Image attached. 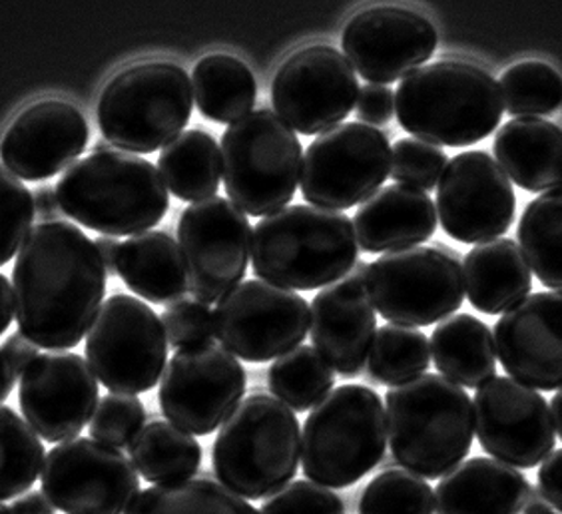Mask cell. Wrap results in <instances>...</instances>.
I'll return each instance as SVG.
<instances>
[{
	"label": "cell",
	"mask_w": 562,
	"mask_h": 514,
	"mask_svg": "<svg viewBox=\"0 0 562 514\" xmlns=\"http://www.w3.org/2000/svg\"><path fill=\"white\" fill-rule=\"evenodd\" d=\"M106 293L97 244L75 224L36 225L12 269L19 332L43 349H72L90 332Z\"/></svg>",
	"instance_id": "6da1fadb"
},
{
	"label": "cell",
	"mask_w": 562,
	"mask_h": 514,
	"mask_svg": "<svg viewBox=\"0 0 562 514\" xmlns=\"http://www.w3.org/2000/svg\"><path fill=\"white\" fill-rule=\"evenodd\" d=\"M356 227L346 214L288 205L254 227L251 268L271 286L314 291L347 278L357 264Z\"/></svg>",
	"instance_id": "7a4b0ae2"
},
{
	"label": "cell",
	"mask_w": 562,
	"mask_h": 514,
	"mask_svg": "<svg viewBox=\"0 0 562 514\" xmlns=\"http://www.w3.org/2000/svg\"><path fill=\"white\" fill-rule=\"evenodd\" d=\"M501 86L481 66L439 60L405 76L395 92L401 128L415 138L467 148L487 138L503 119Z\"/></svg>",
	"instance_id": "3957f363"
},
{
	"label": "cell",
	"mask_w": 562,
	"mask_h": 514,
	"mask_svg": "<svg viewBox=\"0 0 562 514\" xmlns=\"http://www.w3.org/2000/svg\"><path fill=\"white\" fill-rule=\"evenodd\" d=\"M55 190L63 214L109 237L144 234L160 224L170 208L158 168L122 150L75 161Z\"/></svg>",
	"instance_id": "277c9868"
},
{
	"label": "cell",
	"mask_w": 562,
	"mask_h": 514,
	"mask_svg": "<svg viewBox=\"0 0 562 514\" xmlns=\"http://www.w3.org/2000/svg\"><path fill=\"white\" fill-rule=\"evenodd\" d=\"M385 418L393 459L422 479H443L463 462L473 445L471 396L437 373L391 387Z\"/></svg>",
	"instance_id": "5b68a950"
},
{
	"label": "cell",
	"mask_w": 562,
	"mask_h": 514,
	"mask_svg": "<svg viewBox=\"0 0 562 514\" xmlns=\"http://www.w3.org/2000/svg\"><path fill=\"white\" fill-rule=\"evenodd\" d=\"M302 461V431L292 409L254 393L220 427L212 462L220 482L241 499L278 493Z\"/></svg>",
	"instance_id": "8992f818"
},
{
	"label": "cell",
	"mask_w": 562,
	"mask_h": 514,
	"mask_svg": "<svg viewBox=\"0 0 562 514\" xmlns=\"http://www.w3.org/2000/svg\"><path fill=\"white\" fill-rule=\"evenodd\" d=\"M385 449L381 396L366 386L337 387L303 425V474L327 489H346L373 471Z\"/></svg>",
	"instance_id": "52a82bcc"
},
{
	"label": "cell",
	"mask_w": 562,
	"mask_h": 514,
	"mask_svg": "<svg viewBox=\"0 0 562 514\" xmlns=\"http://www.w3.org/2000/svg\"><path fill=\"white\" fill-rule=\"evenodd\" d=\"M194 88L182 66L140 63L110 80L98 100L106 142L128 154H151L178 138L190 122Z\"/></svg>",
	"instance_id": "ba28073f"
},
{
	"label": "cell",
	"mask_w": 562,
	"mask_h": 514,
	"mask_svg": "<svg viewBox=\"0 0 562 514\" xmlns=\"http://www.w3.org/2000/svg\"><path fill=\"white\" fill-rule=\"evenodd\" d=\"M302 154L300 138L270 108L229 124L220 146L229 202L254 217L288 208L302 176Z\"/></svg>",
	"instance_id": "9c48e42d"
},
{
	"label": "cell",
	"mask_w": 562,
	"mask_h": 514,
	"mask_svg": "<svg viewBox=\"0 0 562 514\" xmlns=\"http://www.w3.org/2000/svg\"><path fill=\"white\" fill-rule=\"evenodd\" d=\"M366 290L383 320L427 327L461 310L465 276L459 257L439 247H407L369 264Z\"/></svg>",
	"instance_id": "30bf717a"
},
{
	"label": "cell",
	"mask_w": 562,
	"mask_h": 514,
	"mask_svg": "<svg viewBox=\"0 0 562 514\" xmlns=\"http://www.w3.org/2000/svg\"><path fill=\"white\" fill-rule=\"evenodd\" d=\"M87 357L94 377L112 393H146L160 381L166 367L162 320L138 298L116 293L90 325Z\"/></svg>",
	"instance_id": "8fae6325"
},
{
	"label": "cell",
	"mask_w": 562,
	"mask_h": 514,
	"mask_svg": "<svg viewBox=\"0 0 562 514\" xmlns=\"http://www.w3.org/2000/svg\"><path fill=\"white\" fill-rule=\"evenodd\" d=\"M390 174L387 136L375 126L346 122L307 146L300 188L310 204L337 212L368 202Z\"/></svg>",
	"instance_id": "7c38bea8"
},
{
	"label": "cell",
	"mask_w": 562,
	"mask_h": 514,
	"mask_svg": "<svg viewBox=\"0 0 562 514\" xmlns=\"http://www.w3.org/2000/svg\"><path fill=\"white\" fill-rule=\"evenodd\" d=\"M246 393V371L220 342L178 349L164 369L158 401L164 417L190 435L224 425Z\"/></svg>",
	"instance_id": "4fadbf2b"
},
{
	"label": "cell",
	"mask_w": 562,
	"mask_h": 514,
	"mask_svg": "<svg viewBox=\"0 0 562 514\" xmlns=\"http://www.w3.org/2000/svg\"><path fill=\"white\" fill-rule=\"evenodd\" d=\"M254 227L226 198L188 205L178 222L188 291L198 303H217L241 283L251 256Z\"/></svg>",
	"instance_id": "5bb4252c"
},
{
	"label": "cell",
	"mask_w": 562,
	"mask_h": 514,
	"mask_svg": "<svg viewBox=\"0 0 562 514\" xmlns=\"http://www.w3.org/2000/svg\"><path fill=\"white\" fill-rule=\"evenodd\" d=\"M212 317L217 342L249 364H266L300 347L312 320L302 295L261 279L241 281L217 301Z\"/></svg>",
	"instance_id": "9a60e30c"
},
{
	"label": "cell",
	"mask_w": 562,
	"mask_h": 514,
	"mask_svg": "<svg viewBox=\"0 0 562 514\" xmlns=\"http://www.w3.org/2000/svg\"><path fill=\"white\" fill-rule=\"evenodd\" d=\"M43 493L65 514H124L140 493V479L124 452L76 437L48 450Z\"/></svg>",
	"instance_id": "2e32d148"
},
{
	"label": "cell",
	"mask_w": 562,
	"mask_h": 514,
	"mask_svg": "<svg viewBox=\"0 0 562 514\" xmlns=\"http://www.w3.org/2000/svg\"><path fill=\"white\" fill-rule=\"evenodd\" d=\"M359 98L356 70L346 54L315 44L293 53L271 82V104L290 128L314 136L351 114Z\"/></svg>",
	"instance_id": "e0dca14e"
},
{
	"label": "cell",
	"mask_w": 562,
	"mask_h": 514,
	"mask_svg": "<svg viewBox=\"0 0 562 514\" xmlns=\"http://www.w3.org/2000/svg\"><path fill=\"white\" fill-rule=\"evenodd\" d=\"M473 417L483 450L513 469H535L557 445L547 399L510 377L476 389Z\"/></svg>",
	"instance_id": "ac0fdd59"
},
{
	"label": "cell",
	"mask_w": 562,
	"mask_h": 514,
	"mask_svg": "<svg viewBox=\"0 0 562 514\" xmlns=\"http://www.w3.org/2000/svg\"><path fill=\"white\" fill-rule=\"evenodd\" d=\"M437 190V217L445 234L461 244L503 236L515 220L513 183L487 152L471 150L449 160Z\"/></svg>",
	"instance_id": "d6986e66"
},
{
	"label": "cell",
	"mask_w": 562,
	"mask_h": 514,
	"mask_svg": "<svg viewBox=\"0 0 562 514\" xmlns=\"http://www.w3.org/2000/svg\"><path fill=\"white\" fill-rule=\"evenodd\" d=\"M19 403L46 443L76 439L98 405V381L80 355L43 354L22 373Z\"/></svg>",
	"instance_id": "ffe728a7"
},
{
	"label": "cell",
	"mask_w": 562,
	"mask_h": 514,
	"mask_svg": "<svg viewBox=\"0 0 562 514\" xmlns=\"http://www.w3.org/2000/svg\"><path fill=\"white\" fill-rule=\"evenodd\" d=\"M344 53L369 85H391L431 58L437 31L419 12L375 7L347 22Z\"/></svg>",
	"instance_id": "44dd1931"
},
{
	"label": "cell",
	"mask_w": 562,
	"mask_h": 514,
	"mask_svg": "<svg viewBox=\"0 0 562 514\" xmlns=\"http://www.w3.org/2000/svg\"><path fill=\"white\" fill-rule=\"evenodd\" d=\"M493 339L510 379L539 391L562 389V293L527 295L505 311Z\"/></svg>",
	"instance_id": "7402d4cb"
},
{
	"label": "cell",
	"mask_w": 562,
	"mask_h": 514,
	"mask_svg": "<svg viewBox=\"0 0 562 514\" xmlns=\"http://www.w3.org/2000/svg\"><path fill=\"white\" fill-rule=\"evenodd\" d=\"M90 128L82 112L63 100H43L21 112L0 142V158L26 182L68 170L87 150Z\"/></svg>",
	"instance_id": "603a6c76"
},
{
	"label": "cell",
	"mask_w": 562,
	"mask_h": 514,
	"mask_svg": "<svg viewBox=\"0 0 562 514\" xmlns=\"http://www.w3.org/2000/svg\"><path fill=\"white\" fill-rule=\"evenodd\" d=\"M314 349L341 377L361 376L375 339L378 317L366 283L339 279L314 298L310 308Z\"/></svg>",
	"instance_id": "cb8c5ba5"
},
{
	"label": "cell",
	"mask_w": 562,
	"mask_h": 514,
	"mask_svg": "<svg viewBox=\"0 0 562 514\" xmlns=\"http://www.w3.org/2000/svg\"><path fill=\"white\" fill-rule=\"evenodd\" d=\"M437 220L429 193L401 183L385 186L357 210V246L366 254L417 247L431 239Z\"/></svg>",
	"instance_id": "d4e9b609"
},
{
	"label": "cell",
	"mask_w": 562,
	"mask_h": 514,
	"mask_svg": "<svg viewBox=\"0 0 562 514\" xmlns=\"http://www.w3.org/2000/svg\"><path fill=\"white\" fill-rule=\"evenodd\" d=\"M530 484L522 472L473 457L447 472L435 489V514H520Z\"/></svg>",
	"instance_id": "484cf974"
},
{
	"label": "cell",
	"mask_w": 562,
	"mask_h": 514,
	"mask_svg": "<svg viewBox=\"0 0 562 514\" xmlns=\"http://www.w3.org/2000/svg\"><path fill=\"white\" fill-rule=\"evenodd\" d=\"M498 166L527 192L562 190V128L542 119H513L498 130Z\"/></svg>",
	"instance_id": "4316f807"
},
{
	"label": "cell",
	"mask_w": 562,
	"mask_h": 514,
	"mask_svg": "<svg viewBox=\"0 0 562 514\" xmlns=\"http://www.w3.org/2000/svg\"><path fill=\"white\" fill-rule=\"evenodd\" d=\"M463 276L471 305L487 315L515 308L532 288V276L522 252L508 237L473 247L465 256Z\"/></svg>",
	"instance_id": "83f0119b"
},
{
	"label": "cell",
	"mask_w": 562,
	"mask_h": 514,
	"mask_svg": "<svg viewBox=\"0 0 562 514\" xmlns=\"http://www.w3.org/2000/svg\"><path fill=\"white\" fill-rule=\"evenodd\" d=\"M128 290L154 305H173L188 291L184 259L180 246L166 232H144L120 247L119 268Z\"/></svg>",
	"instance_id": "f1b7e54d"
},
{
	"label": "cell",
	"mask_w": 562,
	"mask_h": 514,
	"mask_svg": "<svg viewBox=\"0 0 562 514\" xmlns=\"http://www.w3.org/2000/svg\"><path fill=\"white\" fill-rule=\"evenodd\" d=\"M431 355L439 373L459 387L479 389L497 373L495 339L487 323L469 313L445 320L431 335Z\"/></svg>",
	"instance_id": "f546056e"
},
{
	"label": "cell",
	"mask_w": 562,
	"mask_h": 514,
	"mask_svg": "<svg viewBox=\"0 0 562 514\" xmlns=\"http://www.w3.org/2000/svg\"><path fill=\"white\" fill-rule=\"evenodd\" d=\"M158 171L166 188L182 202L212 198L222 183V158L216 139L206 130H186L164 146Z\"/></svg>",
	"instance_id": "4dcf8cb0"
},
{
	"label": "cell",
	"mask_w": 562,
	"mask_h": 514,
	"mask_svg": "<svg viewBox=\"0 0 562 514\" xmlns=\"http://www.w3.org/2000/svg\"><path fill=\"white\" fill-rule=\"evenodd\" d=\"M195 107L204 119L234 124L251 112L258 97L248 66L229 54H210L192 72Z\"/></svg>",
	"instance_id": "1f68e13d"
},
{
	"label": "cell",
	"mask_w": 562,
	"mask_h": 514,
	"mask_svg": "<svg viewBox=\"0 0 562 514\" xmlns=\"http://www.w3.org/2000/svg\"><path fill=\"white\" fill-rule=\"evenodd\" d=\"M128 452L142 479L158 484L192 479L202 462L200 443L170 421L148 423L132 440Z\"/></svg>",
	"instance_id": "d6a6232c"
},
{
	"label": "cell",
	"mask_w": 562,
	"mask_h": 514,
	"mask_svg": "<svg viewBox=\"0 0 562 514\" xmlns=\"http://www.w3.org/2000/svg\"><path fill=\"white\" fill-rule=\"evenodd\" d=\"M124 514H260L258 509L212 479L160 482L142 491Z\"/></svg>",
	"instance_id": "836d02e7"
},
{
	"label": "cell",
	"mask_w": 562,
	"mask_h": 514,
	"mask_svg": "<svg viewBox=\"0 0 562 514\" xmlns=\"http://www.w3.org/2000/svg\"><path fill=\"white\" fill-rule=\"evenodd\" d=\"M520 252L544 288L562 293V190L535 198L520 215Z\"/></svg>",
	"instance_id": "e575fe53"
},
{
	"label": "cell",
	"mask_w": 562,
	"mask_h": 514,
	"mask_svg": "<svg viewBox=\"0 0 562 514\" xmlns=\"http://www.w3.org/2000/svg\"><path fill=\"white\" fill-rule=\"evenodd\" d=\"M336 373L310 345L278 357L268 371V387L283 405L305 413L334 391Z\"/></svg>",
	"instance_id": "d590c367"
},
{
	"label": "cell",
	"mask_w": 562,
	"mask_h": 514,
	"mask_svg": "<svg viewBox=\"0 0 562 514\" xmlns=\"http://www.w3.org/2000/svg\"><path fill=\"white\" fill-rule=\"evenodd\" d=\"M431 365V345L415 327L383 325L375 333L368 357L369 377L379 386L395 387L427 373Z\"/></svg>",
	"instance_id": "8d00e7d4"
},
{
	"label": "cell",
	"mask_w": 562,
	"mask_h": 514,
	"mask_svg": "<svg viewBox=\"0 0 562 514\" xmlns=\"http://www.w3.org/2000/svg\"><path fill=\"white\" fill-rule=\"evenodd\" d=\"M44 447L11 407H0V503L33 489L43 472Z\"/></svg>",
	"instance_id": "74e56055"
},
{
	"label": "cell",
	"mask_w": 562,
	"mask_h": 514,
	"mask_svg": "<svg viewBox=\"0 0 562 514\" xmlns=\"http://www.w3.org/2000/svg\"><path fill=\"white\" fill-rule=\"evenodd\" d=\"M503 107L510 116L537 119L562 104V78L552 66L537 60L510 66L501 78Z\"/></svg>",
	"instance_id": "f35d334b"
},
{
	"label": "cell",
	"mask_w": 562,
	"mask_h": 514,
	"mask_svg": "<svg viewBox=\"0 0 562 514\" xmlns=\"http://www.w3.org/2000/svg\"><path fill=\"white\" fill-rule=\"evenodd\" d=\"M432 513L435 496L429 482L401 469L379 472L359 499V514Z\"/></svg>",
	"instance_id": "ab89813d"
},
{
	"label": "cell",
	"mask_w": 562,
	"mask_h": 514,
	"mask_svg": "<svg viewBox=\"0 0 562 514\" xmlns=\"http://www.w3.org/2000/svg\"><path fill=\"white\" fill-rule=\"evenodd\" d=\"M33 192L0 164V266L19 254L34 222Z\"/></svg>",
	"instance_id": "60d3db41"
},
{
	"label": "cell",
	"mask_w": 562,
	"mask_h": 514,
	"mask_svg": "<svg viewBox=\"0 0 562 514\" xmlns=\"http://www.w3.org/2000/svg\"><path fill=\"white\" fill-rule=\"evenodd\" d=\"M146 421V409L138 396L110 393L98 401L90 418V437L114 449L131 447Z\"/></svg>",
	"instance_id": "b9f144b4"
},
{
	"label": "cell",
	"mask_w": 562,
	"mask_h": 514,
	"mask_svg": "<svg viewBox=\"0 0 562 514\" xmlns=\"http://www.w3.org/2000/svg\"><path fill=\"white\" fill-rule=\"evenodd\" d=\"M447 164L449 158L441 148L422 139L403 138L391 148V178L422 192L437 186Z\"/></svg>",
	"instance_id": "7bdbcfd3"
},
{
	"label": "cell",
	"mask_w": 562,
	"mask_h": 514,
	"mask_svg": "<svg viewBox=\"0 0 562 514\" xmlns=\"http://www.w3.org/2000/svg\"><path fill=\"white\" fill-rule=\"evenodd\" d=\"M260 514H346V504L327 487L295 481L271 494L261 504Z\"/></svg>",
	"instance_id": "ee69618b"
},
{
	"label": "cell",
	"mask_w": 562,
	"mask_h": 514,
	"mask_svg": "<svg viewBox=\"0 0 562 514\" xmlns=\"http://www.w3.org/2000/svg\"><path fill=\"white\" fill-rule=\"evenodd\" d=\"M160 320L170 347L182 349L194 343L207 342L214 335L212 311L198 301L182 300L168 305Z\"/></svg>",
	"instance_id": "f6af8a7d"
},
{
	"label": "cell",
	"mask_w": 562,
	"mask_h": 514,
	"mask_svg": "<svg viewBox=\"0 0 562 514\" xmlns=\"http://www.w3.org/2000/svg\"><path fill=\"white\" fill-rule=\"evenodd\" d=\"M395 97L387 86L368 85L361 88L357 98V119L361 124L383 126L393 119Z\"/></svg>",
	"instance_id": "bcb514c9"
},
{
	"label": "cell",
	"mask_w": 562,
	"mask_h": 514,
	"mask_svg": "<svg viewBox=\"0 0 562 514\" xmlns=\"http://www.w3.org/2000/svg\"><path fill=\"white\" fill-rule=\"evenodd\" d=\"M537 481L547 503L562 513V449L552 450L542 462Z\"/></svg>",
	"instance_id": "7dc6e473"
},
{
	"label": "cell",
	"mask_w": 562,
	"mask_h": 514,
	"mask_svg": "<svg viewBox=\"0 0 562 514\" xmlns=\"http://www.w3.org/2000/svg\"><path fill=\"white\" fill-rule=\"evenodd\" d=\"M0 354L4 355L12 371L19 376V373H24L26 367L38 357V347L29 342L21 332L12 333L11 337L0 345Z\"/></svg>",
	"instance_id": "c3c4849f"
},
{
	"label": "cell",
	"mask_w": 562,
	"mask_h": 514,
	"mask_svg": "<svg viewBox=\"0 0 562 514\" xmlns=\"http://www.w3.org/2000/svg\"><path fill=\"white\" fill-rule=\"evenodd\" d=\"M34 198V212L43 220V224L46 222H60L63 217V210L58 204V198H56L55 188L50 186H41L33 192Z\"/></svg>",
	"instance_id": "681fc988"
},
{
	"label": "cell",
	"mask_w": 562,
	"mask_h": 514,
	"mask_svg": "<svg viewBox=\"0 0 562 514\" xmlns=\"http://www.w3.org/2000/svg\"><path fill=\"white\" fill-rule=\"evenodd\" d=\"M12 514H56L55 504L48 501L43 491H31V493L19 496L11 506Z\"/></svg>",
	"instance_id": "f907efd6"
},
{
	"label": "cell",
	"mask_w": 562,
	"mask_h": 514,
	"mask_svg": "<svg viewBox=\"0 0 562 514\" xmlns=\"http://www.w3.org/2000/svg\"><path fill=\"white\" fill-rule=\"evenodd\" d=\"M94 244H97L98 254H100V259L104 264L106 273H116L122 244H120L116 237L109 236L98 237V239H94Z\"/></svg>",
	"instance_id": "816d5d0a"
},
{
	"label": "cell",
	"mask_w": 562,
	"mask_h": 514,
	"mask_svg": "<svg viewBox=\"0 0 562 514\" xmlns=\"http://www.w3.org/2000/svg\"><path fill=\"white\" fill-rule=\"evenodd\" d=\"M14 317V298H12L11 281L0 273V335L9 329Z\"/></svg>",
	"instance_id": "f5cc1de1"
},
{
	"label": "cell",
	"mask_w": 562,
	"mask_h": 514,
	"mask_svg": "<svg viewBox=\"0 0 562 514\" xmlns=\"http://www.w3.org/2000/svg\"><path fill=\"white\" fill-rule=\"evenodd\" d=\"M14 386H16V373L12 371V367L4 359V355L0 354V403H4L9 399Z\"/></svg>",
	"instance_id": "db71d44e"
},
{
	"label": "cell",
	"mask_w": 562,
	"mask_h": 514,
	"mask_svg": "<svg viewBox=\"0 0 562 514\" xmlns=\"http://www.w3.org/2000/svg\"><path fill=\"white\" fill-rule=\"evenodd\" d=\"M551 504L547 503L541 489L539 487H530L529 494H527V503H525V513H539V511H544Z\"/></svg>",
	"instance_id": "11a10c76"
},
{
	"label": "cell",
	"mask_w": 562,
	"mask_h": 514,
	"mask_svg": "<svg viewBox=\"0 0 562 514\" xmlns=\"http://www.w3.org/2000/svg\"><path fill=\"white\" fill-rule=\"evenodd\" d=\"M552 425H554V433L561 437L562 440V389L552 396L551 405Z\"/></svg>",
	"instance_id": "9f6ffc18"
},
{
	"label": "cell",
	"mask_w": 562,
	"mask_h": 514,
	"mask_svg": "<svg viewBox=\"0 0 562 514\" xmlns=\"http://www.w3.org/2000/svg\"><path fill=\"white\" fill-rule=\"evenodd\" d=\"M368 269L369 264H366V261H357L356 266H353V269L349 271V278L356 279V281H359V283H366V278H368Z\"/></svg>",
	"instance_id": "6f0895ef"
},
{
	"label": "cell",
	"mask_w": 562,
	"mask_h": 514,
	"mask_svg": "<svg viewBox=\"0 0 562 514\" xmlns=\"http://www.w3.org/2000/svg\"><path fill=\"white\" fill-rule=\"evenodd\" d=\"M110 146H112V144L106 142V139H98L97 144H94V154H104V152H110L112 150Z\"/></svg>",
	"instance_id": "680465c9"
},
{
	"label": "cell",
	"mask_w": 562,
	"mask_h": 514,
	"mask_svg": "<svg viewBox=\"0 0 562 514\" xmlns=\"http://www.w3.org/2000/svg\"><path fill=\"white\" fill-rule=\"evenodd\" d=\"M525 514H561V513H557V511H552L551 506H549V509H544V511H539V513H525Z\"/></svg>",
	"instance_id": "91938a15"
},
{
	"label": "cell",
	"mask_w": 562,
	"mask_h": 514,
	"mask_svg": "<svg viewBox=\"0 0 562 514\" xmlns=\"http://www.w3.org/2000/svg\"><path fill=\"white\" fill-rule=\"evenodd\" d=\"M0 514H12L11 509L7 504L0 503Z\"/></svg>",
	"instance_id": "94428289"
}]
</instances>
